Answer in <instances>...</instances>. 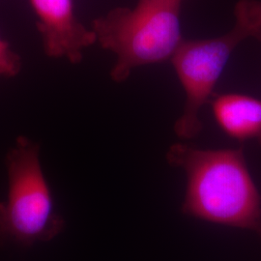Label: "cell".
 <instances>
[{"instance_id": "obj_1", "label": "cell", "mask_w": 261, "mask_h": 261, "mask_svg": "<svg viewBox=\"0 0 261 261\" xmlns=\"http://www.w3.org/2000/svg\"><path fill=\"white\" fill-rule=\"evenodd\" d=\"M167 159L186 173L185 214L261 234L260 195L242 149H199L176 143Z\"/></svg>"}, {"instance_id": "obj_2", "label": "cell", "mask_w": 261, "mask_h": 261, "mask_svg": "<svg viewBox=\"0 0 261 261\" xmlns=\"http://www.w3.org/2000/svg\"><path fill=\"white\" fill-rule=\"evenodd\" d=\"M181 2L138 0L134 7H116L95 19L96 43L115 56L111 77L123 83L141 66L171 60L185 40Z\"/></svg>"}, {"instance_id": "obj_3", "label": "cell", "mask_w": 261, "mask_h": 261, "mask_svg": "<svg viewBox=\"0 0 261 261\" xmlns=\"http://www.w3.org/2000/svg\"><path fill=\"white\" fill-rule=\"evenodd\" d=\"M40 144L19 136L8 151L7 191L0 201V244L29 248L54 240L65 227L42 167Z\"/></svg>"}, {"instance_id": "obj_4", "label": "cell", "mask_w": 261, "mask_h": 261, "mask_svg": "<svg viewBox=\"0 0 261 261\" xmlns=\"http://www.w3.org/2000/svg\"><path fill=\"white\" fill-rule=\"evenodd\" d=\"M249 39L261 41V2L240 0L234 7L231 29L218 37L184 40L171 62L185 93V105L175 122L179 138L192 140L202 130L199 112L213 94L235 49Z\"/></svg>"}, {"instance_id": "obj_5", "label": "cell", "mask_w": 261, "mask_h": 261, "mask_svg": "<svg viewBox=\"0 0 261 261\" xmlns=\"http://www.w3.org/2000/svg\"><path fill=\"white\" fill-rule=\"evenodd\" d=\"M37 18L45 54L80 63L84 50L96 44L91 28L77 19L74 0H29Z\"/></svg>"}, {"instance_id": "obj_6", "label": "cell", "mask_w": 261, "mask_h": 261, "mask_svg": "<svg viewBox=\"0 0 261 261\" xmlns=\"http://www.w3.org/2000/svg\"><path fill=\"white\" fill-rule=\"evenodd\" d=\"M215 120L235 140H256L261 146V99L239 93H227L212 103Z\"/></svg>"}, {"instance_id": "obj_7", "label": "cell", "mask_w": 261, "mask_h": 261, "mask_svg": "<svg viewBox=\"0 0 261 261\" xmlns=\"http://www.w3.org/2000/svg\"><path fill=\"white\" fill-rule=\"evenodd\" d=\"M21 67L20 56L0 36V77H15L20 73Z\"/></svg>"}, {"instance_id": "obj_8", "label": "cell", "mask_w": 261, "mask_h": 261, "mask_svg": "<svg viewBox=\"0 0 261 261\" xmlns=\"http://www.w3.org/2000/svg\"><path fill=\"white\" fill-rule=\"evenodd\" d=\"M174 1H178V2H182V0H174Z\"/></svg>"}]
</instances>
